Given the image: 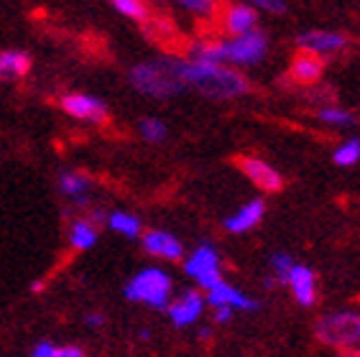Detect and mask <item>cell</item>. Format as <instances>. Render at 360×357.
I'll return each instance as SVG.
<instances>
[{
	"label": "cell",
	"mask_w": 360,
	"mask_h": 357,
	"mask_svg": "<svg viewBox=\"0 0 360 357\" xmlns=\"http://www.w3.org/2000/svg\"><path fill=\"white\" fill-rule=\"evenodd\" d=\"M181 79L184 87L200 89L202 95L210 100H230V97H240L250 89V82L230 67H217V64H202L192 59H181L179 62Z\"/></svg>",
	"instance_id": "obj_1"
},
{
	"label": "cell",
	"mask_w": 360,
	"mask_h": 357,
	"mask_svg": "<svg viewBox=\"0 0 360 357\" xmlns=\"http://www.w3.org/2000/svg\"><path fill=\"white\" fill-rule=\"evenodd\" d=\"M179 62L181 59H174V56L141 62L131 69L128 82L133 84L136 92L156 97V100H167V97L179 95V92H184V79H181Z\"/></svg>",
	"instance_id": "obj_2"
},
{
	"label": "cell",
	"mask_w": 360,
	"mask_h": 357,
	"mask_svg": "<svg viewBox=\"0 0 360 357\" xmlns=\"http://www.w3.org/2000/svg\"><path fill=\"white\" fill-rule=\"evenodd\" d=\"M169 296H172V278L161 268H143L125 283V299L131 301L148 304L153 309H169Z\"/></svg>",
	"instance_id": "obj_3"
},
{
	"label": "cell",
	"mask_w": 360,
	"mask_h": 357,
	"mask_svg": "<svg viewBox=\"0 0 360 357\" xmlns=\"http://www.w3.org/2000/svg\"><path fill=\"white\" fill-rule=\"evenodd\" d=\"M319 342L330 344V347H342L350 350L360 344V314L353 311H333L325 314L314 327Z\"/></svg>",
	"instance_id": "obj_4"
},
{
	"label": "cell",
	"mask_w": 360,
	"mask_h": 357,
	"mask_svg": "<svg viewBox=\"0 0 360 357\" xmlns=\"http://www.w3.org/2000/svg\"><path fill=\"white\" fill-rule=\"evenodd\" d=\"M184 273L192 275L194 281L200 283V289L205 291H212L217 283L222 281V273H220V255H217L215 245H210V242H202L197 250L187 258L184 263Z\"/></svg>",
	"instance_id": "obj_5"
},
{
	"label": "cell",
	"mask_w": 360,
	"mask_h": 357,
	"mask_svg": "<svg viewBox=\"0 0 360 357\" xmlns=\"http://www.w3.org/2000/svg\"><path fill=\"white\" fill-rule=\"evenodd\" d=\"M266 46H269V39H266L264 31H250V34L236 36L225 41V62L228 64H256L266 56Z\"/></svg>",
	"instance_id": "obj_6"
},
{
	"label": "cell",
	"mask_w": 360,
	"mask_h": 357,
	"mask_svg": "<svg viewBox=\"0 0 360 357\" xmlns=\"http://www.w3.org/2000/svg\"><path fill=\"white\" fill-rule=\"evenodd\" d=\"M62 110L67 115L77 117V120H84V123H105L108 120V108H105L103 100H97L92 95H82V92H75V95H64L59 100Z\"/></svg>",
	"instance_id": "obj_7"
},
{
	"label": "cell",
	"mask_w": 360,
	"mask_h": 357,
	"mask_svg": "<svg viewBox=\"0 0 360 357\" xmlns=\"http://www.w3.org/2000/svg\"><path fill=\"white\" fill-rule=\"evenodd\" d=\"M238 166H240V171L245 174L258 189H264V192H269V194H276L284 189V178H281V174H278L271 164L261 161V158L243 156V158H238Z\"/></svg>",
	"instance_id": "obj_8"
},
{
	"label": "cell",
	"mask_w": 360,
	"mask_h": 357,
	"mask_svg": "<svg viewBox=\"0 0 360 357\" xmlns=\"http://www.w3.org/2000/svg\"><path fill=\"white\" fill-rule=\"evenodd\" d=\"M297 44L307 54L325 56V54H335L340 48H345L347 36L338 34V31H304V34H299Z\"/></svg>",
	"instance_id": "obj_9"
},
{
	"label": "cell",
	"mask_w": 360,
	"mask_h": 357,
	"mask_svg": "<svg viewBox=\"0 0 360 357\" xmlns=\"http://www.w3.org/2000/svg\"><path fill=\"white\" fill-rule=\"evenodd\" d=\"M207 304H212L215 309L220 306H228V309H243V311H258L261 309V301L250 299L248 294H243L240 289L230 286L228 281H220L212 291H207Z\"/></svg>",
	"instance_id": "obj_10"
},
{
	"label": "cell",
	"mask_w": 360,
	"mask_h": 357,
	"mask_svg": "<svg viewBox=\"0 0 360 357\" xmlns=\"http://www.w3.org/2000/svg\"><path fill=\"white\" fill-rule=\"evenodd\" d=\"M205 301L200 291H187L184 296H179L176 301H169V319L174 322V327H189L200 319Z\"/></svg>",
	"instance_id": "obj_11"
},
{
	"label": "cell",
	"mask_w": 360,
	"mask_h": 357,
	"mask_svg": "<svg viewBox=\"0 0 360 357\" xmlns=\"http://www.w3.org/2000/svg\"><path fill=\"white\" fill-rule=\"evenodd\" d=\"M286 283L291 286V291H294V296H297V301L302 306H314V301H317V278H314L312 268L294 263Z\"/></svg>",
	"instance_id": "obj_12"
},
{
	"label": "cell",
	"mask_w": 360,
	"mask_h": 357,
	"mask_svg": "<svg viewBox=\"0 0 360 357\" xmlns=\"http://www.w3.org/2000/svg\"><path fill=\"white\" fill-rule=\"evenodd\" d=\"M266 214V205L264 200H250L248 205H243L236 214H230L222 220V227L233 235H240V233H250L253 227H258V222L264 220Z\"/></svg>",
	"instance_id": "obj_13"
},
{
	"label": "cell",
	"mask_w": 360,
	"mask_h": 357,
	"mask_svg": "<svg viewBox=\"0 0 360 357\" xmlns=\"http://www.w3.org/2000/svg\"><path fill=\"white\" fill-rule=\"evenodd\" d=\"M256 26H258L256 8L238 3V6H230L228 11L222 13V28H225V31H228L233 39H236V36H243V34H250V31H256Z\"/></svg>",
	"instance_id": "obj_14"
},
{
	"label": "cell",
	"mask_w": 360,
	"mask_h": 357,
	"mask_svg": "<svg viewBox=\"0 0 360 357\" xmlns=\"http://www.w3.org/2000/svg\"><path fill=\"white\" fill-rule=\"evenodd\" d=\"M141 242H143L146 253L159 255V258L181 261V255H184V247H181V242L176 240L172 233H164V230H151V233H146Z\"/></svg>",
	"instance_id": "obj_15"
},
{
	"label": "cell",
	"mask_w": 360,
	"mask_h": 357,
	"mask_svg": "<svg viewBox=\"0 0 360 357\" xmlns=\"http://www.w3.org/2000/svg\"><path fill=\"white\" fill-rule=\"evenodd\" d=\"M325 72V62L322 56L307 54V51H299L291 62V77L297 79L299 84H314Z\"/></svg>",
	"instance_id": "obj_16"
},
{
	"label": "cell",
	"mask_w": 360,
	"mask_h": 357,
	"mask_svg": "<svg viewBox=\"0 0 360 357\" xmlns=\"http://www.w3.org/2000/svg\"><path fill=\"white\" fill-rule=\"evenodd\" d=\"M31 69V56L26 51H0V79L11 82V79H21Z\"/></svg>",
	"instance_id": "obj_17"
},
{
	"label": "cell",
	"mask_w": 360,
	"mask_h": 357,
	"mask_svg": "<svg viewBox=\"0 0 360 357\" xmlns=\"http://www.w3.org/2000/svg\"><path fill=\"white\" fill-rule=\"evenodd\" d=\"M70 242L75 250H90V247L97 242V225L95 222H87V220L72 222Z\"/></svg>",
	"instance_id": "obj_18"
},
{
	"label": "cell",
	"mask_w": 360,
	"mask_h": 357,
	"mask_svg": "<svg viewBox=\"0 0 360 357\" xmlns=\"http://www.w3.org/2000/svg\"><path fill=\"white\" fill-rule=\"evenodd\" d=\"M108 225H110V230L125 235V238H139L141 235V220L131 212H120V209L112 212L110 217H108Z\"/></svg>",
	"instance_id": "obj_19"
},
{
	"label": "cell",
	"mask_w": 360,
	"mask_h": 357,
	"mask_svg": "<svg viewBox=\"0 0 360 357\" xmlns=\"http://www.w3.org/2000/svg\"><path fill=\"white\" fill-rule=\"evenodd\" d=\"M59 189H62L67 197H82V194L90 189V178L84 176V174L67 171L59 176Z\"/></svg>",
	"instance_id": "obj_20"
},
{
	"label": "cell",
	"mask_w": 360,
	"mask_h": 357,
	"mask_svg": "<svg viewBox=\"0 0 360 357\" xmlns=\"http://www.w3.org/2000/svg\"><path fill=\"white\" fill-rule=\"evenodd\" d=\"M317 117L322 123L335 125V128H350V125H355V115L350 110H342V108H319Z\"/></svg>",
	"instance_id": "obj_21"
},
{
	"label": "cell",
	"mask_w": 360,
	"mask_h": 357,
	"mask_svg": "<svg viewBox=\"0 0 360 357\" xmlns=\"http://www.w3.org/2000/svg\"><path fill=\"white\" fill-rule=\"evenodd\" d=\"M139 133L148 143H161L167 138V123L159 120V117H143L139 123Z\"/></svg>",
	"instance_id": "obj_22"
},
{
	"label": "cell",
	"mask_w": 360,
	"mask_h": 357,
	"mask_svg": "<svg viewBox=\"0 0 360 357\" xmlns=\"http://www.w3.org/2000/svg\"><path fill=\"white\" fill-rule=\"evenodd\" d=\"M333 158L338 166H355L360 161V138H350L345 143H340Z\"/></svg>",
	"instance_id": "obj_23"
},
{
	"label": "cell",
	"mask_w": 360,
	"mask_h": 357,
	"mask_svg": "<svg viewBox=\"0 0 360 357\" xmlns=\"http://www.w3.org/2000/svg\"><path fill=\"white\" fill-rule=\"evenodd\" d=\"M146 36L156 44H164L169 46V36H176V28H174L172 21H146Z\"/></svg>",
	"instance_id": "obj_24"
},
{
	"label": "cell",
	"mask_w": 360,
	"mask_h": 357,
	"mask_svg": "<svg viewBox=\"0 0 360 357\" xmlns=\"http://www.w3.org/2000/svg\"><path fill=\"white\" fill-rule=\"evenodd\" d=\"M112 8L118 11L120 15H128L133 21H148V8L139 0H115Z\"/></svg>",
	"instance_id": "obj_25"
},
{
	"label": "cell",
	"mask_w": 360,
	"mask_h": 357,
	"mask_svg": "<svg viewBox=\"0 0 360 357\" xmlns=\"http://www.w3.org/2000/svg\"><path fill=\"white\" fill-rule=\"evenodd\" d=\"M271 268H274V273L278 275V281L286 283V278H289V271L294 268V261H291L286 253H274V255H271Z\"/></svg>",
	"instance_id": "obj_26"
},
{
	"label": "cell",
	"mask_w": 360,
	"mask_h": 357,
	"mask_svg": "<svg viewBox=\"0 0 360 357\" xmlns=\"http://www.w3.org/2000/svg\"><path fill=\"white\" fill-rule=\"evenodd\" d=\"M181 8H187V11H192L197 15H210L215 11V3H210V0H184Z\"/></svg>",
	"instance_id": "obj_27"
},
{
	"label": "cell",
	"mask_w": 360,
	"mask_h": 357,
	"mask_svg": "<svg viewBox=\"0 0 360 357\" xmlns=\"http://www.w3.org/2000/svg\"><path fill=\"white\" fill-rule=\"evenodd\" d=\"M31 357H59V347L51 342H39Z\"/></svg>",
	"instance_id": "obj_28"
},
{
	"label": "cell",
	"mask_w": 360,
	"mask_h": 357,
	"mask_svg": "<svg viewBox=\"0 0 360 357\" xmlns=\"http://www.w3.org/2000/svg\"><path fill=\"white\" fill-rule=\"evenodd\" d=\"M258 8H266V11H271V13H284L286 3H271V0H261V3H258Z\"/></svg>",
	"instance_id": "obj_29"
},
{
	"label": "cell",
	"mask_w": 360,
	"mask_h": 357,
	"mask_svg": "<svg viewBox=\"0 0 360 357\" xmlns=\"http://www.w3.org/2000/svg\"><path fill=\"white\" fill-rule=\"evenodd\" d=\"M230 319H233V309H228V306H220V309H215V322L217 324H228Z\"/></svg>",
	"instance_id": "obj_30"
},
{
	"label": "cell",
	"mask_w": 360,
	"mask_h": 357,
	"mask_svg": "<svg viewBox=\"0 0 360 357\" xmlns=\"http://www.w3.org/2000/svg\"><path fill=\"white\" fill-rule=\"evenodd\" d=\"M59 357H84V352L75 344H67V347H59Z\"/></svg>",
	"instance_id": "obj_31"
},
{
	"label": "cell",
	"mask_w": 360,
	"mask_h": 357,
	"mask_svg": "<svg viewBox=\"0 0 360 357\" xmlns=\"http://www.w3.org/2000/svg\"><path fill=\"white\" fill-rule=\"evenodd\" d=\"M103 322H105L103 314H87L84 316V324H87V327H103Z\"/></svg>",
	"instance_id": "obj_32"
},
{
	"label": "cell",
	"mask_w": 360,
	"mask_h": 357,
	"mask_svg": "<svg viewBox=\"0 0 360 357\" xmlns=\"http://www.w3.org/2000/svg\"><path fill=\"white\" fill-rule=\"evenodd\" d=\"M342 357H360V350H345Z\"/></svg>",
	"instance_id": "obj_33"
}]
</instances>
